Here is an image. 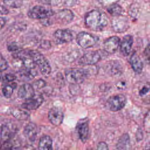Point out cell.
<instances>
[{
	"label": "cell",
	"mask_w": 150,
	"mask_h": 150,
	"mask_svg": "<svg viewBox=\"0 0 150 150\" xmlns=\"http://www.w3.org/2000/svg\"><path fill=\"white\" fill-rule=\"evenodd\" d=\"M84 21L86 26L93 31L102 30L108 24L105 14L97 9H93L87 12Z\"/></svg>",
	"instance_id": "cell-1"
},
{
	"label": "cell",
	"mask_w": 150,
	"mask_h": 150,
	"mask_svg": "<svg viewBox=\"0 0 150 150\" xmlns=\"http://www.w3.org/2000/svg\"><path fill=\"white\" fill-rule=\"evenodd\" d=\"M28 53L36 65L38 66L40 73L43 76H49L51 72L52 69L46 58L37 50H28Z\"/></svg>",
	"instance_id": "cell-2"
},
{
	"label": "cell",
	"mask_w": 150,
	"mask_h": 150,
	"mask_svg": "<svg viewBox=\"0 0 150 150\" xmlns=\"http://www.w3.org/2000/svg\"><path fill=\"white\" fill-rule=\"evenodd\" d=\"M87 74V70L84 69L69 68L65 70L66 79L70 84L82 83L85 80Z\"/></svg>",
	"instance_id": "cell-3"
},
{
	"label": "cell",
	"mask_w": 150,
	"mask_h": 150,
	"mask_svg": "<svg viewBox=\"0 0 150 150\" xmlns=\"http://www.w3.org/2000/svg\"><path fill=\"white\" fill-rule=\"evenodd\" d=\"M54 15V12L50 8L40 5H35L28 12V16L31 19H44Z\"/></svg>",
	"instance_id": "cell-4"
},
{
	"label": "cell",
	"mask_w": 150,
	"mask_h": 150,
	"mask_svg": "<svg viewBox=\"0 0 150 150\" xmlns=\"http://www.w3.org/2000/svg\"><path fill=\"white\" fill-rule=\"evenodd\" d=\"M127 103V98L122 94L110 96L106 101L108 109L111 111H118L123 108Z\"/></svg>",
	"instance_id": "cell-5"
},
{
	"label": "cell",
	"mask_w": 150,
	"mask_h": 150,
	"mask_svg": "<svg viewBox=\"0 0 150 150\" xmlns=\"http://www.w3.org/2000/svg\"><path fill=\"white\" fill-rule=\"evenodd\" d=\"M98 40V37L86 32H81L79 33L76 36L77 44L80 47L84 49L94 46Z\"/></svg>",
	"instance_id": "cell-6"
},
{
	"label": "cell",
	"mask_w": 150,
	"mask_h": 150,
	"mask_svg": "<svg viewBox=\"0 0 150 150\" xmlns=\"http://www.w3.org/2000/svg\"><path fill=\"white\" fill-rule=\"evenodd\" d=\"M111 26L114 32L122 33L129 28V22L127 16L121 15L114 16L111 20Z\"/></svg>",
	"instance_id": "cell-7"
},
{
	"label": "cell",
	"mask_w": 150,
	"mask_h": 150,
	"mask_svg": "<svg viewBox=\"0 0 150 150\" xmlns=\"http://www.w3.org/2000/svg\"><path fill=\"white\" fill-rule=\"evenodd\" d=\"M101 59V55L98 51H90L84 54L79 59V63L80 65H93Z\"/></svg>",
	"instance_id": "cell-8"
},
{
	"label": "cell",
	"mask_w": 150,
	"mask_h": 150,
	"mask_svg": "<svg viewBox=\"0 0 150 150\" xmlns=\"http://www.w3.org/2000/svg\"><path fill=\"white\" fill-rule=\"evenodd\" d=\"M43 97L40 94H35L29 99L26 100L21 105V107L26 110H35L38 109L43 103Z\"/></svg>",
	"instance_id": "cell-9"
},
{
	"label": "cell",
	"mask_w": 150,
	"mask_h": 150,
	"mask_svg": "<svg viewBox=\"0 0 150 150\" xmlns=\"http://www.w3.org/2000/svg\"><path fill=\"white\" fill-rule=\"evenodd\" d=\"M64 114L62 110L56 107L51 108L48 112V118L52 124L55 126L60 125L63 120Z\"/></svg>",
	"instance_id": "cell-10"
},
{
	"label": "cell",
	"mask_w": 150,
	"mask_h": 150,
	"mask_svg": "<svg viewBox=\"0 0 150 150\" xmlns=\"http://www.w3.org/2000/svg\"><path fill=\"white\" fill-rule=\"evenodd\" d=\"M120 43V39L117 36H112L107 39L103 43V49L109 54L114 53Z\"/></svg>",
	"instance_id": "cell-11"
},
{
	"label": "cell",
	"mask_w": 150,
	"mask_h": 150,
	"mask_svg": "<svg viewBox=\"0 0 150 150\" xmlns=\"http://www.w3.org/2000/svg\"><path fill=\"white\" fill-rule=\"evenodd\" d=\"M77 131L79 138L83 142H85L88 138L89 132L88 120L87 118L80 120L77 124Z\"/></svg>",
	"instance_id": "cell-12"
},
{
	"label": "cell",
	"mask_w": 150,
	"mask_h": 150,
	"mask_svg": "<svg viewBox=\"0 0 150 150\" xmlns=\"http://www.w3.org/2000/svg\"><path fill=\"white\" fill-rule=\"evenodd\" d=\"M54 38L59 42L68 43L74 39V35L71 30L68 29H57L54 33Z\"/></svg>",
	"instance_id": "cell-13"
},
{
	"label": "cell",
	"mask_w": 150,
	"mask_h": 150,
	"mask_svg": "<svg viewBox=\"0 0 150 150\" xmlns=\"http://www.w3.org/2000/svg\"><path fill=\"white\" fill-rule=\"evenodd\" d=\"M35 94L34 87L29 83L23 84L20 86L18 91V97L25 100L30 98Z\"/></svg>",
	"instance_id": "cell-14"
},
{
	"label": "cell",
	"mask_w": 150,
	"mask_h": 150,
	"mask_svg": "<svg viewBox=\"0 0 150 150\" xmlns=\"http://www.w3.org/2000/svg\"><path fill=\"white\" fill-rule=\"evenodd\" d=\"M133 44V38L130 35H125L120 44V52L122 55L127 56L129 54Z\"/></svg>",
	"instance_id": "cell-15"
},
{
	"label": "cell",
	"mask_w": 150,
	"mask_h": 150,
	"mask_svg": "<svg viewBox=\"0 0 150 150\" xmlns=\"http://www.w3.org/2000/svg\"><path fill=\"white\" fill-rule=\"evenodd\" d=\"M74 17L73 12L69 9H63L59 11L56 14V18L58 21L63 24H68L70 23Z\"/></svg>",
	"instance_id": "cell-16"
},
{
	"label": "cell",
	"mask_w": 150,
	"mask_h": 150,
	"mask_svg": "<svg viewBox=\"0 0 150 150\" xmlns=\"http://www.w3.org/2000/svg\"><path fill=\"white\" fill-rule=\"evenodd\" d=\"M23 134L25 137L30 141H34L38 135V128L36 125L33 122H29L23 129Z\"/></svg>",
	"instance_id": "cell-17"
},
{
	"label": "cell",
	"mask_w": 150,
	"mask_h": 150,
	"mask_svg": "<svg viewBox=\"0 0 150 150\" xmlns=\"http://www.w3.org/2000/svg\"><path fill=\"white\" fill-rule=\"evenodd\" d=\"M130 63L133 70L137 74L142 72L143 69V63L137 53L134 52L130 57Z\"/></svg>",
	"instance_id": "cell-18"
},
{
	"label": "cell",
	"mask_w": 150,
	"mask_h": 150,
	"mask_svg": "<svg viewBox=\"0 0 150 150\" xmlns=\"http://www.w3.org/2000/svg\"><path fill=\"white\" fill-rule=\"evenodd\" d=\"M130 148V138L127 133L122 135L116 145L117 150H129Z\"/></svg>",
	"instance_id": "cell-19"
},
{
	"label": "cell",
	"mask_w": 150,
	"mask_h": 150,
	"mask_svg": "<svg viewBox=\"0 0 150 150\" xmlns=\"http://www.w3.org/2000/svg\"><path fill=\"white\" fill-rule=\"evenodd\" d=\"M39 150H53V141L49 135L42 136L38 144Z\"/></svg>",
	"instance_id": "cell-20"
},
{
	"label": "cell",
	"mask_w": 150,
	"mask_h": 150,
	"mask_svg": "<svg viewBox=\"0 0 150 150\" xmlns=\"http://www.w3.org/2000/svg\"><path fill=\"white\" fill-rule=\"evenodd\" d=\"M107 11L111 15L113 16L121 15L124 13L122 7L117 4H115L108 6Z\"/></svg>",
	"instance_id": "cell-21"
},
{
	"label": "cell",
	"mask_w": 150,
	"mask_h": 150,
	"mask_svg": "<svg viewBox=\"0 0 150 150\" xmlns=\"http://www.w3.org/2000/svg\"><path fill=\"white\" fill-rule=\"evenodd\" d=\"M12 114L15 118L19 120H26L29 117V114L28 112L19 108L13 110Z\"/></svg>",
	"instance_id": "cell-22"
},
{
	"label": "cell",
	"mask_w": 150,
	"mask_h": 150,
	"mask_svg": "<svg viewBox=\"0 0 150 150\" xmlns=\"http://www.w3.org/2000/svg\"><path fill=\"white\" fill-rule=\"evenodd\" d=\"M16 84L14 83L4 86L2 88V92L4 96L6 98H10L12 96L13 89L16 87Z\"/></svg>",
	"instance_id": "cell-23"
},
{
	"label": "cell",
	"mask_w": 150,
	"mask_h": 150,
	"mask_svg": "<svg viewBox=\"0 0 150 150\" xmlns=\"http://www.w3.org/2000/svg\"><path fill=\"white\" fill-rule=\"evenodd\" d=\"M4 4L12 8H20L23 4V0H3Z\"/></svg>",
	"instance_id": "cell-24"
},
{
	"label": "cell",
	"mask_w": 150,
	"mask_h": 150,
	"mask_svg": "<svg viewBox=\"0 0 150 150\" xmlns=\"http://www.w3.org/2000/svg\"><path fill=\"white\" fill-rule=\"evenodd\" d=\"M9 64L7 60L4 58L3 55L0 52V73L6 70L8 68Z\"/></svg>",
	"instance_id": "cell-25"
},
{
	"label": "cell",
	"mask_w": 150,
	"mask_h": 150,
	"mask_svg": "<svg viewBox=\"0 0 150 150\" xmlns=\"http://www.w3.org/2000/svg\"><path fill=\"white\" fill-rule=\"evenodd\" d=\"M16 76L15 74L12 73H8V74H6L4 76H2L1 80L4 83L12 82L15 80H16Z\"/></svg>",
	"instance_id": "cell-26"
},
{
	"label": "cell",
	"mask_w": 150,
	"mask_h": 150,
	"mask_svg": "<svg viewBox=\"0 0 150 150\" xmlns=\"http://www.w3.org/2000/svg\"><path fill=\"white\" fill-rule=\"evenodd\" d=\"M78 2V0H60V4L63 6L71 7L75 6Z\"/></svg>",
	"instance_id": "cell-27"
},
{
	"label": "cell",
	"mask_w": 150,
	"mask_h": 150,
	"mask_svg": "<svg viewBox=\"0 0 150 150\" xmlns=\"http://www.w3.org/2000/svg\"><path fill=\"white\" fill-rule=\"evenodd\" d=\"M120 0H98V2L104 7H108L111 5L117 4Z\"/></svg>",
	"instance_id": "cell-28"
},
{
	"label": "cell",
	"mask_w": 150,
	"mask_h": 150,
	"mask_svg": "<svg viewBox=\"0 0 150 150\" xmlns=\"http://www.w3.org/2000/svg\"><path fill=\"white\" fill-rule=\"evenodd\" d=\"M40 1L44 4L51 6H57L60 5V0H40Z\"/></svg>",
	"instance_id": "cell-29"
},
{
	"label": "cell",
	"mask_w": 150,
	"mask_h": 150,
	"mask_svg": "<svg viewBox=\"0 0 150 150\" xmlns=\"http://www.w3.org/2000/svg\"><path fill=\"white\" fill-rule=\"evenodd\" d=\"M46 83L45 80L42 79H39L35 82L33 87H35L36 88L39 89V88H42V87H44L46 86Z\"/></svg>",
	"instance_id": "cell-30"
},
{
	"label": "cell",
	"mask_w": 150,
	"mask_h": 150,
	"mask_svg": "<svg viewBox=\"0 0 150 150\" xmlns=\"http://www.w3.org/2000/svg\"><path fill=\"white\" fill-rule=\"evenodd\" d=\"M144 125L148 132H149V111L147 112L146 115H145L144 121Z\"/></svg>",
	"instance_id": "cell-31"
},
{
	"label": "cell",
	"mask_w": 150,
	"mask_h": 150,
	"mask_svg": "<svg viewBox=\"0 0 150 150\" xmlns=\"http://www.w3.org/2000/svg\"><path fill=\"white\" fill-rule=\"evenodd\" d=\"M97 150H108V145L105 142H100L97 145Z\"/></svg>",
	"instance_id": "cell-32"
},
{
	"label": "cell",
	"mask_w": 150,
	"mask_h": 150,
	"mask_svg": "<svg viewBox=\"0 0 150 150\" xmlns=\"http://www.w3.org/2000/svg\"><path fill=\"white\" fill-rule=\"evenodd\" d=\"M8 49L11 52H16L19 49V47L15 43L12 42L8 46Z\"/></svg>",
	"instance_id": "cell-33"
},
{
	"label": "cell",
	"mask_w": 150,
	"mask_h": 150,
	"mask_svg": "<svg viewBox=\"0 0 150 150\" xmlns=\"http://www.w3.org/2000/svg\"><path fill=\"white\" fill-rule=\"evenodd\" d=\"M149 88L148 87L144 86L139 92V96H144L147 94L149 93Z\"/></svg>",
	"instance_id": "cell-34"
},
{
	"label": "cell",
	"mask_w": 150,
	"mask_h": 150,
	"mask_svg": "<svg viewBox=\"0 0 150 150\" xmlns=\"http://www.w3.org/2000/svg\"><path fill=\"white\" fill-rule=\"evenodd\" d=\"M9 13L8 9L4 5L0 4V14L1 15H7Z\"/></svg>",
	"instance_id": "cell-35"
},
{
	"label": "cell",
	"mask_w": 150,
	"mask_h": 150,
	"mask_svg": "<svg viewBox=\"0 0 150 150\" xmlns=\"http://www.w3.org/2000/svg\"><path fill=\"white\" fill-rule=\"evenodd\" d=\"M144 54L147 57V60L148 61L149 59V45H148L147 47L145 48V50L144 51Z\"/></svg>",
	"instance_id": "cell-36"
},
{
	"label": "cell",
	"mask_w": 150,
	"mask_h": 150,
	"mask_svg": "<svg viewBox=\"0 0 150 150\" xmlns=\"http://www.w3.org/2000/svg\"><path fill=\"white\" fill-rule=\"evenodd\" d=\"M6 23V19L5 18L0 16V29H1Z\"/></svg>",
	"instance_id": "cell-37"
},
{
	"label": "cell",
	"mask_w": 150,
	"mask_h": 150,
	"mask_svg": "<svg viewBox=\"0 0 150 150\" xmlns=\"http://www.w3.org/2000/svg\"><path fill=\"white\" fill-rule=\"evenodd\" d=\"M50 44V43L47 41H44L43 43H42V47H46L47 48V47H48L47 45Z\"/></svg>",
	"instance_id": "cell-38"
},
{
	"label": "cell",
	"mask_w": 150,
	"mask_h": 150,
	"mask_svg": "<svg viewBox=\"0 0 150 150\" xmlns=\"http://www.w3.org/2000/svg\"><path fill=\"white\" fill-rule=\"evenodd\" d=\"M2 125L0 124V146H1V128H2Z\"/></svg>",
	"instance_id": "cell-39"
},
{
	"label": "cell",
	"mask_w": 150,
	"mask_h": 150,
	"mask_svg": "<svg viewBox=\"0 0 150 150\" xmlns=\"http://www.w3.org/2000/svg\"><path fill=\"white\" fill-rule=\"evenodd\" d=\"M1 79H2V74H1V73H0V81L1 80Z\"/></svg>",
	"instance_id": "cell-40"
}]
</instances>
